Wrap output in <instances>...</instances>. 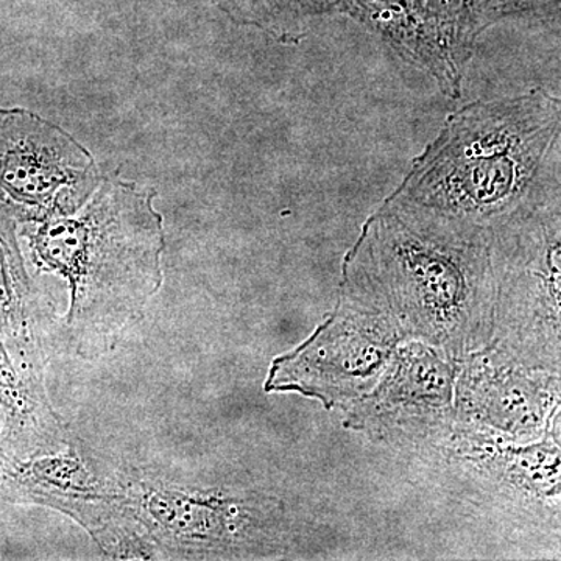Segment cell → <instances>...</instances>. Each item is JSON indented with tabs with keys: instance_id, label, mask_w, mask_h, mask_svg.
Wrapping results in <instances>:
<instances>
[{
	"instance_id": "15",
	"label": "cell",
	"mask_w": 561,
	"mask_h": 561,
	"mask_svg": "<svg viewBox=\"0 0 561 561\" xmlns=\"http://www.w3.org/2000/svg\"><path fill=\"white\" fill-rule=\"evenodd\" d=\"M508 20L560 21V0H481L479 27L482 35Z\"/></svg>"
},
{
	"instance_id": "3",
	"label": "cell",
	"mask_w": 561,
	"mask_h": 561,
	"mask_svg": "<svg viewBox=\"0 0 561 561\" xmlns=\"http://www.w3.org/2000/svg\"><path fill=\"white\" fill-rule=\"evenodd\" d=\"M153 197L108 180L76 213L41 221L31 234L41 267L68 280L61 350L94 357L113 348L160 290L165 243Z\"/></svg>"
},
{
	"instance_id": "2",
	"label": "cell",
	"mask_w": 561,
	"mask_h": 561,
	"mask_svg": "<svg viewBox=\"0 0 561 561\" xmlns=\"http://www.w3.org/2000/svg\"><path fill=\"white\" fill-rule=\"evenodd\" d=\"M560 99L546 90L449 114L387 202L490 234L560 195Z\"/></svg>"
},
{
	"instance_id": "6",
	"label": "cell",
	"mask_w": 561,
	"mask_h": 561,
	"mask_svg": "<svg viewBox=\"0 0 561 561\" xmlns=\"http://www.w3.org/2000/svg\"><path fill=\"white\" fill-rule=\"evenodd\" d=\"M401 342L381 313L339 297L308 341L273 360L264 389L297 391L328 409L348 408L378 386Z\"/></svg>"
},
{
	"instance_id": "1",
	"label": "cell",
	"mask_w": 561,
	"mask_h": 561,
	"mask_svg": "<svg viewBox=\"0 0 561 561\" xmlns=\"http://www.w3.org/2000/svg\"><path fill=\"white\" fill-rule=\"evenodd\" d=\"M339 297L460 364L493 334L491 234L383 201L342 262Z\"/></svg>"
},
{
	"instance_id": "4",
	"label": "cell",
	"mask_w": 561,
	"mask_h": 561,
	"mask_svg": "<svg viewBox=\"0 0 561 561\" xmlns=\"http://www.w3.org/2000/svg\"><path fill=\"white\" fill-rule=\"evenodd\" d=\"M493 334L489 345L527 368L560 375V195L491 232Z\"/></svg>"
},
{
	"instance_id": "11",
	"label": "cell",
	"mask_w": 561,
	"mask_h": 561,
	"mask_svg": "<svg viewBox=\"0 0 561 561\" xmlns=\"http://www.w3.org/2000/svg\"><path fill=\"white\" fill-rule=\"evenodd\" d=\"M0 412L3 449L10 468L68 437L51 409L44 383V364L22 359L0 339Z\"/></svg>"
},
{
	"instance_id": "12",
	"label": "cell",
	"mask_w": 561,
	"mask_h": 561,
	"mask_svg": "<svg viewBox=\"0 0 561 561\" xmlns=\"http://www.w3.org/2000/svg\"><path fill=\"white\" fill-rule=\"evenodd\" d=\"M16 221L0 201V339L22 359L46 365V306L25 271Z\"/></svg>"
},
{
	"instance_id": "10",
	"label": "cell",
	"mask_w": 561,
	"mask_h": 561,
	"mask_svg": "<svg viewBox=\"0 0 561 561\" xmlns=\"http://www.w3.org/2000/svg\"><path fill=\"white\" fill-rule=\"evenodd\" d=\"M346 14L378 36L402 61L430 76L446 98L463 94V70L430 0H334Z\"/></svg>"
},
{
	"instance_id": "9",
	"label": "cell",
	"mask_w": 561,
	"mask_h": 561,
	"mask_svg": "<svg viewBox=\"0 0 561 561\" xmlns=\"http://www.w3.org/2000/svg\"><path fill=\"white\" fill-rule=\"evenodd\" d=\"M560 375L534 370L485 346L460 362L454 424L530 443L559 426Z\"/></svg>"
},
{
	"instance_id": "5",
	"label": "cell",
	"mask_w": 561,
	"mask_h": 561,
	"mask_svg": "<svg viewBox=\"0 0 561 561\" xmlns=\"http://www.w3.org/2000/svg\"><path fill=\"white\" fill-rule=\"evenodd\" d=\"M150 559H230L253 553L278 529L279 502L256 494L172 489L117 476Z\"/></svg>"
},
{
	"instance_id": "13",
	"label": "cell",
	"mask_w": 561,
	"mask_h": 561,
	"mask_svg": "<svg viewBox=\"0 0 561 561\" xmlns=\"http://www.w3.org/2000/svg\"><path fill=\"white\" fill-rule=\"evenodd\" d=\"M232 21L283 44H300L319 18L337 13L334 0H216Z\"/></svg>"
},
{
	"instance_id": "8",
	"label": "cell",
	"mask_w": 561,
	"mask_h": 561,
	"mask_svg": "<svg viewBox=\"0 0 561 561\" xmlns=\"http://www.w3.org/2000/svg\"><path fill=\"white\" fill-rule=\"evenodd\" d=\"M459 367L426 343L402 341L378 386L345 408V426L373 440L438 448L453 431Z\"/></svg>"
},
{
	"instance_id": "14",
	"label": "cell",
	"mask_w": 561,
	"mask_h": 561,
	"mask_svg": "<svg viewBox=\"0 0 561 561\" xmlns=\"http://www.w3.org/2000/svg\"><path fill=\"white\" fill-rule=\"evenodd\" d=\"M430 5L461 65L467 68L482 36L479 27L481 0H430Z\"/></svg>"
},
{
	"instance_id": "7",
	"label": "cell",
	"mask_w": 561,
	"mask_h": 561,
	"mask_svg": "<svg viewBox=\"0 0 561 561\" xmlns=\"http://www.w3.org/2000/svg\"><path fill=\"white\" fill-rule=\"evenodd\" d=\"M95 183L94 161L68 133L35 114L0 113V201L16 220L69 216Z\"/></svg>"
},
{
	"instance_id": "16",
	"label": "cell",
	"mask_w": 561,
	"mask_h": 561,
	"mask_svg": "<svg viewBox=\"0 0 561 561\" xmlns=\"http://www.w3.org/2000/svg\"><path fill=\"white\" fill-rule=\"evenodd\" d=\"M10 470V461L7 459L5 449H3V416L0 412V482L5 478L7 472Z\"/></svg>"
}]
</instances>
